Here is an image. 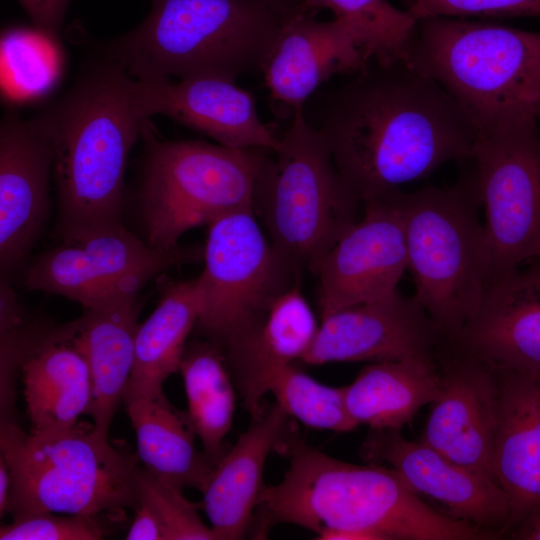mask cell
<instances>
[{"label": "cell", "instance_id": "2", "mask_svg": "<svg viewBox=\"0 0 540 540\" xmlns=\"http://www.w3.org/2000/svg\"><path fill=\"white\" fill-rule=\"evenodd\" d=\"M290 465L265 485L257 506L258 535L289 523L318 539L334 531L367 532L377 540H481L496 535L427 504L392 469L333 458L292 434L281 448Z\"/></svg>", "mask_w": 540, "mask_h": 540}, {"label": "cell", "instance_id": "23", "mask_svg": "<svg viewBox=\"0 0 540 540\" xmlns=\"http://www.w3.org/2000/svg\"><path fill=\"white\" fill-rule=\"evenodd\" d=\"M289 418L275 403L266 414L253 420L212 469L199 504L216 540L242 539L251 529L265 486L266 460L291 435Z\"/></svg>", "mask_w": 540, "mask_h": 540}, {"label": "cell", "instance_id": "21", "mask_svg": "<svg viewBox=\"0 0 540 540\" xmlns=\"http://www.w3.org/2000/svg\"><path fill=\"white\" fill-rule=\"evenodd\" d=\"M319 325L297 287H289L269 305L258 322L223 348L232 378L251 417L263 410L261 401L272 378L295 360H302Z\"/></svg>", "mask_w": 540, "mask_h": 540}, {"label": "cell", "instance_id": "5", "mask_svg": "<svg viewBox=\"0 0 540 540\" xmlns=\"http://www.w3.org/2000/svg\"><path fill=\"white\" fill-rule=\"evenodd\" d=\"M406 63L441 85L478 133L540 120V32L462 17L418 20Z\"/></svg>", "mask_w": 540, "mask_h": 540}, {"label": "cell", "instance_id": "37", "mask_svg": "<svg viewBox=\"0 0 540 540\" xmlns=\"http://www.w3.org/2000/svg\"><path fill=\"white\" fill-rule=\"evenodd\" d=\"M133 522L126 535L127 540H165L162 526L154 512L138 502Z\"/></svg>", "mask_w": 540, "mask_h": 540}, {"label": "cell", "instance_id": "3", "mask_svg": "<svg viewBox=\"0 0 540 540\" xmlns=\"http://www.w3.org/2000/svg\"><path fill=\"white\" fill-rule=\"evenodd\" d=\"M134 82L104 57L40 114L53 149L61 237L120 222L129 153L148 120Z\"/></svg>", "mask_w": 540, "mask_h": 540}, {"label": "cell", "instance_id": "1", "mask_svg": "<svg viewBox=\"0 0 540 540\" xmlns=\"http://www.w3.org/2000/svg\"><path fill=\"white\" fill-rule=\"evenodd\" d=\"M305 115L363 203L401 190L445 163L471 159L478 130L436 81L406 62L372 61L309 98Z\"/></svg>", "mask_w": 540, "mask_h": 540}, {"label": "cell", "instance_id": "8", "mask_svg": "<svg viewBox=\"0 0 540 540\" xmlns=\"http://www.w3.org/2000/svg\"><path fill=\"white\" fill-rule=\"evenodd\" d=\"M290 119L273 151L275 157L267 154L263 161L253 205L279 255L294 270L315 272L327 251L356 221L361 201L344 182L304 108Z\"/></svg>", "mask_w": 540, "mask_h": 540}, {"label": "cell", "instance_id": "14", "mask_svg": "<svg viewBox=\"0 0 540 540\" xmlns=\"http://www.w3.org/2000/svg\"><path fill=\"white\" fill-rule=\"evenodd\" d=\"M366 463L396 472L419 496L439 503L452 518L501 536L508 533L511 507L504 489L490 477L453 462L401 429L372 430L360 448Z\"/></svg>", "mask_w": 540, "mask_h": 540}, {"label": "cell", "instance_id": "28", "mask_svg": "<svg viewBox=\"0 0 540 540\" xmlns=\"http://www.w3.org/2000/svg\"><path fill=\"white\" fill-rule=\"evenodd\" d=\"M199 312L197 279L163 288L154 311L138 325L126 392L148 398L165 397L163 384L179 370L186 340L197 325Z\"/></svg>", "mask_w": 540, "mask_h": 540}, {"label": "cell", "instance_id": "31", "mask_svg": "<svg viewBox=\"0 0 540 540\" xmlns=\"http://www.w3.org/2000/svg\"><path fill=\"white\" fill-rule=\"evenodd\" d=\"M269 392L289 417L305 426L333 432H351L359 426L346 409L345 386H327L293 364L272 378Z\"/></svg>", "mask_w": 540, "mask_h": 540}, {"label": "cell", "instance_id": "34", "mask_svg": "<svg viewBox=\"0 0 540 540\" xmlns=\"http://www.w3.org/2000/svg\"><path fill=\"white\" fill-rule=\"evenodd\" d=\"M44 36L37 30L11 29L6 31L1 37L2 59H13L2 61L13 73L14 78L20 75L15 81L21 83L20 86L28 93H40L42 90L37 78L38 75L46 86H49L55 78V70L51 68L49 60H45L47 55L40 51L43 45H37ZM19 86V89H20Z\"/></svg>", "mask_w": 540, "mask_h": 540}, {"label": "cell", "instance_id": "10", "mask_svg": "<svg viewBox=\"0 0 540 540\" xmlns=\"http://www.w3.org/2000/svg\"><path fill=\"white\" fill-rule=\"evenodd\" d=\"M208 226L204 269L197 278L196 326L222 351L289 288L295 270L265 237L254 208L234 211Z\"/></svg>", "mask_w": 540, "mask_h": 540}, {"label": "cell", "instance_id": "38", "mask_svg": "<svg viewBox=\"0 0 540 540\" xmlns=\"http://www.w3.org/2000/svg\"><path fill=\"white\" fill-rule=\"evenodd\" d=\"M509 535L514 539L540 540V511L524 521Z\"/></svg>", "mask_w": 540, "mask_h": 540}, {"label": "cell", "instance_id": "12", "mask_svg": "<svg viewBox=\"0 0 540 540\" xmlns=\"http://www.w3.org/2000/svg\"><path fill=\"white\" fill-rule=\"evenodd\" d=\"M29 266L25 286L78 302L85 309L137 296L152 278L180 262V249L163 251L120 222L63 236Z\"/></svg>", "mask_w": 540, "mask_h": 540}, {"label": "cell", "instance_id": "13", "mask_svg": "<svg viewBox=\"0 0 540 540\" xmlns=\"http://www.w3.org/2000/svg\"><path fill=\"white\" fill-rule=\"evenodd\" d=\"M399 191L363 202L362 218L319 262L315 273L319 278L321 318L397 290L408 263Z\"/></svg>", "mask_w": 540, "mask_h": 540}, {"label": "cell", "instance_id": "36", "mask_svg": "<svg viewBox=\"0 0 540 540\" xmlns=\"http://www.w3.org/2000/svg\"><path fill=\"white\" fill-rule=\"evenodd\" d=\"M32 26L53 44L60 46L61 30L72 0H17Z\"/></svg>", "mask_w": 540, "mask_h": 540}, {"label": "cell", "instance_id": "4", "mask_svg": "<svg viewBox=\"0 0 540 540\" xmlns=\"http://www.w3.org/2000/svg\"><path fill=\"white\" fill-rule=\"evenodd\" d=\"M286 17L261 0H152L136 28L103 45L136 80L262 71Z\"/></svg>", "mask_w": 540, "mask_h": 540}, {"label": "cell", "instance_id": "11", "mask_svg": "<svg viewBox=\"0 0 540 540\" xmlns=\"http://www.w3.org/2000/svg\"><path fill=\"white\" fill-rule=\"evenodd\" d=\"M524 117L478 133L471 160L477 179L493 281L540 258V128Z\"/></svg>", "mask_w": 540, "mask_h": 540}, {"label": "cell", "instance_id": "27", "mask_svg": "<svg viewBox=\"0 0 540 540\" xmlns=\"http://www.w3.org/2000/svg\"><path fill=\"white\" fill-rule=\"evenodd\" d=\"M123 403L135 430L143 468L161 480L201 492L215 465L197 450L196 434L186 413L175 409L166 397L125 392Z\"/></svg>", "mask_w": 540, "mask_h": 540}, {"label": "cell", "instance_id": "18", "mask_svg": "<svg viewBox=\"0 0 540 540\" xmlns=\"http://www.w3.org/2000/svg\"><path fill=\"white\" fill-rule=\"evenodd\" d=\"M316 14L287 16L264 63L277 118H291L333 76L354 75L371 63L340 20L320 21Z\"/></svg>", "mask_w": 540, "mask_h": 540}, {"label": "cell", "instance_id": "35", "mask_svg": "<svg viewBox=\"0 0 540 540\" xmlns=\"http://www.w3.org/2000/svg\"><path fill=\"white\" fill-rule=\"evenodd\" d=\"M417 20L429 17H540V0H410Z\"/></svg>", "mask_w": 540, "mask_h": 540}, {"label": "cell", "instance_id": "25", "mask_svg": "<svg viewBox=\"0 0 540 540\" xmlns=\"http://www.w3.org/2000/svg\"><path fill=\"white\" fill-rule=\"evenodd\" d=\"M136 299L133 296L85 309L79 319L67 325L90 372L92 397L87 415L92 417L95 430L106 439L133 369L139 325Z\"/></svg>", "mask_w": 540, "mask_h": 540}, {"label": "cell", "instance_id": "15", "mask_svg": "<svg viewBox=\"0 0 540 540\" xmlns=\"http://www.w3.org/2000/svg\"><path fill=\"white\" fill-rule=\"evenodd\" d=\"M444 346L493 371L540 378V258L496 278Z\"/></svg>", "mask_w": 540, "mask_h": 540}, {"label": "cell", "instance_id": "40", "mask_svg": "<svg viewBox=\"0 0 540 540\" xmlns=\"http://www.w3.org/2000/svg\"><path fill=\"white\" fill-rule=\"evenodd\" d=\"M280 15L287 17L299 10L302 0H261Z\"/></svg>", "mask_w": 540, "mask_h": 540}, {"label": "cell", "instance_id": "6", "mask_svg": "<svg viewBox=\"0 0 540 540\" xmlns=\"http://www.w3.org/2000/svg\"><path fill=\"white\" fill-rule=\"evenodd\" d=\"M399 201L413 297L445 342L474 315L493 282L474 169L452 186L400 190Z\"/></svg>", "mask_w": 540, "mask_h": 540}, {"label": "cell", "instance_id": "16", "mask_svg": "<svg viewBox=\"0 0 540 540\" xmlns=\"http://www.w3.org/2000/svg\"><path fill=\"white\" fill-rule=\"evenodd\" d=\"M443 337L416 299L398 290L322 318L306 364L382 362L436 354Z\"/></svg>", "mask_w": 540, "mask_h": 540}, {"label": "cell", "instance_id": "26", "mask_svg": "<svg viewBox=\"0 0 540 540\" xmlns=\"http://www.w3.org/2000/svg\"><path fill=\"white\" fill-rule=\"evenodd\" d=\"M437 360V354H423L365 366L345 386L350 417L372 430L402 429L438 396L441 370Z\"/></svg>", "mask_w": 540, "mask_h": 540}, {"label": "cell", "instance_id": "22", "mask_svg": "<svg viewBox=\"0 0 540 540\" xmlns=\"http://www.w3.org/2000/svg\"><path fill=\"white\" fill-rule=\"evenodd\" d=\"M15 363L22 371L31 433L68 429L88 413L90 372L67 325L38 338L20 332Z\"/></svg>", "mask_w": 540, "mask_h": 540}, {"label": "cell", "instance_id": "9", "mask_svg": "<svg viewBox=\"0 0 540 540\" xmlns=\"http://www.w3.org/2000/svg\"><path fill=\"white\" fill-rule=\"evenodd\" d=\"M150 124L146 120L141 132L146 159L140 196L148 244L176 250L187 230L254 208L257 179L271 151L162 140Z\"/></svg>", "mask_w": 540, "mask_h": 540}, {"label": "cell", "instance_id": "7", "mask_svg": "<svg viewBox=\"0 0 540 540\" xmlns=\"http://www.w3.org/2000/svg\"><path fill=\"white\" fill-rule=\"evenodd\" d=\"M0 440L13 519L40 513L98 516L138 505V456L115 448L93 423L34 434L5 419Z\"/></svg>", "mask_w": 540, "mask_h": 540}, {"label": "cell", "instance_id": "19", "mask_svg": "<svg viewBox=\"0 0 540 540\" xmlns=\"http://www.w3.org/2000/svg\"><path fill=\"white\" fill-rule=\"evenodd\" d=\"M135 99L145 119L169 117L229 148L275 151L280 140L256 109L254 95L236 80L197 76L171 80H136Z\"/></svg>", "mask_w": 540, "mask_h": 540}, {"label": "cell", "instance_id": "33", "mask_svg": "<svg viewBox=\"0 0 540 540\" xmlns=\"http://www.w3.org/2000/svg\"><path fill=\"white\" fill-rule=\"evenodd\" d=\"M97 516L40 513L1 526V540H99L104 530Z\"/></svg>", "mask_w": 540, "mask_h": 540}, {"label": "cell", "instance_id": "20", "mask_svg": "<svg viewBox=\"0 0 540 540\" xmlns=\"http://www.w3.org/2000/svg\"><path fill=\"white\" fill-rule=\"evenodd\" d=\"M447 352L440 357V391L431 403L420 440L453 462L495 480V374L472 358Z\"/></svg>", "mask_w": 540, "mask_h": 540}, {"label": "cell", "instance_id": "17", "mask_svg": "<svg viewBox=\"0 0 540 540\" xmlns=\"http://www.w3.org/2000/svg\"><path fill=\"white\" fill-rule=\"evenodd\" d=\"M53 149L41 115L7 112L0 123L1 269L19 266L33 247L49 211Z\"/></svg>", "mask_w": 540, "mask_h": 540}, {"label": "cell", "instance_id": "39", "mask_svg": "<svg viewBox=\"0 0 540 540\" xmlns=\"http://www.w3.org/2000/svg\"><path fill=\"white\" fill-rule=\"evenodd\" d=\"M11 487V476L6 460L0 456V514L7 513L9 494Z\"/></svg>", "mask_w": 540, "mask_h": 540}, {"label": "cell", "instance_id": "29", "mask_svg": "<svg viewBox=\"0 0 540 540\" xmlns=\"http://www.w3.org/2000/svg\"><path fill=\"white\" fill-rule=\"evenodd\" d=\"M223 352L212 342L186 346L179 371L187 398L186 416L203 452L216 465L225 455V436L235 411L233 378Z\"/></svg>", "mask_w": 540, "mask_h": 540}, {"label": "cell", "instance_id": "24", "mask_svg": "<svg viewBox=\"0 0 540 540\" xmlns=\"http://www.w3.org/2000/svg\"><path fill=\"white\" fill-rule=\"evenodd\" d=\"M493 372L498 391L493 475L510 501V534L540 511V378Z\"/></svg>", "mask_w": 540, "mask_h": 540}, {"label": "cell", "instance_id": "30", "mask_svg": "<svg viewBox=\"0 0 540 540\" xmlns=\"http://www.w3.org/2000/svg\"><path fill=\"white\" fill-rule=\"evenodd\" d=\"M329 9L349 30L365 58L382 65L406 62L418 20L388 0H302L299 10Z\"/></svg>", "mask_w": 540, "mask_h": 540}, {"label": "cell", "instance_id": "32", "mask_svg": "<svg viewBox=\"0 0 540 540\" xmlns=\"http://www.w3.org/2000/svg\"><path fill=\"white\" fill-rule=\"evenodd\" d=\"M136 483L138 502L154 512L165 540H216L198 513L200 504L185 498L182 487L155 477L143 467L138 469Z\"/></svg>", "mask_w": 540, "mask_h": 540}]
</instances>
